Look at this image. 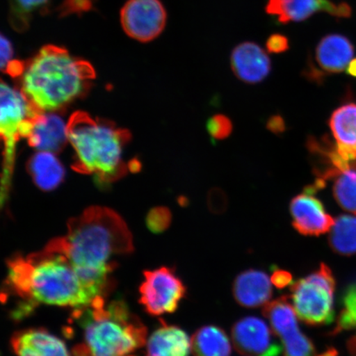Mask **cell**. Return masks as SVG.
I'll use <instances>...</instances> for the list:
<instances>
[{
  "instance_id": "1",
  "label": "cell",
  "mask_w": 356,
  "mask_h": 356,
  "mask_svg": "<svg viewBox=\"0 0 356 356\" xmlns=\"http://www.w3.org/2000/svg\"><path fill=\"white\" fill-rule=\"evenodd\" d=\"M65 253L84 282L102 293L113 266L111 258L133 250L122 218L108 208L92 207L68 222V233L50 243Z\"/></svg>"
},
{
  "instance_id": "2",
  "label": "cell",
  "mask_w": 356,
  "mask_h": 356,
  "mask_svg": "<svg viewBox=\"0 0 356 356\" xmlns=\"http://www.w3.org/2000/svg\"><path fill=\"white\" fill-rule=\"evenodd\" d=\"M8 280L21 297L40 304L84 309L102 293L83 282L65 253L49 243L43 251L8 262Z\"/></svg>"
},
{
  "instance_id": "3",
  "label": "cell",
  "mask_w": 356,
  "mask_h": 356,
  "mask_svg": "<svg viewBox=\"0 0 356 356\" xmlns=\"http://www.w3.org/2000/svg\"><path fill=\"white\" fill-rule=\"evenodd\" d=\"M95 70L90 63L76 59L60 47H44L26 62L20 90L40 113H55L86 92Z\"/></svg>"
},
{
  "instance_id": "4",
  "label": "cell",
  "mask_w": 356,
  "mask_h": 356,
  "mask_svg": "<svg viewBox=\"0 0 356 356\" xmlns=\"http://www.w3.org/2000/svg\"><path fill=\"white\" fill-rule=\"evenodd\" d=\"M68 137L74 150L75 171L95 175L104 182L114 181L126 175L123 154L131 140L127 131L106 120L76 111L68 121Z\"/></svg>"
},
{
  "instance_id": "5",
  "label": "cell",
  "mask_w": 356,
  "mask_h": 356,
  "mask_svg": "<svg viewBox=\"0 0 356 356\" xmlns=\"http://www.w3.org/2000/svg\"><path fill=\"white\" fill-rule=\"evenodd\" d=\"M79 310L86 333L84 344L74 349L75 355L126 356L145 343V327L131 318L123 302H115L106 309L101 298Z\"/></svg>"
},
{
  "instance_id": "6",
  "label": "cell",
  "mask_w": 356,
  "mask_h": 356,
  "mask_svg": "<svg viewBox=\"0 0 356 356\" xmlns=\"http://www.w3.org/2000/svg\"><path fill=\"white\" fill-rule=\"evenodd\" d=\"M1 117L0 133L3 142V166L2 178V197L10 186L13 163L15 159L17 142L21 138L28 139L34 119L40 113L31 104L20 89L12 88L2 81Z\"/></svg>"
},
{
  "instance_id": "7",
  "label": "cell",
  "mask_w": 356,
  "mask_h": 356,
  "mask_svg": "<svg viewBox=\"0 0 356 356\" xmlns=\"http://www.w3.org/2000/svg\"><path fill=\"white\" fill-rule=\"evenodd\" d=\"M335 291L332 271L322 264L314 273L292 284L291 299L298 317L309 326L332 323L335 318Z\"/></svg>"
},
{
  "instance_id": "8",
  "label": "cell",
  "mask_w": 356,
  "mask_h": 356,
  "mask_svg": "<svg viewBox=\"0 0 356 356\" xmlns=\"http://www.w3.org/2000/svg\"><path fill=\"white\" fill-rule=\"evenodd\" d=\"M186 287L175 271L167 267L145 273L140 286V302L154 316L171 314L186 295Z\"/></svg>"
},
{
  "instance_id": "9",
  "label": "cell",
  "mask_w": 356,
  "mask_h": 356,
  "mask_svg": "<svg viewBox=\"0 0 356 356\" xmlns=\"http://www.w3.org/2000/svg\"><path fill=\"white\" fill-rule=\"evenodd\" d=\"M166 22L167 13L160 0H128L121 11L124 33L140 42L157 38Z\"/></svg>"
},
{
  "instance_id": "10",
  "label": "cell",
  "mask_w": 356,
  "mask_h": 356,
  "mask_svg": "<svg viewBox=\"0 0 356 356\" xmlns=\"http://www.w3.org/2000/svg\"><path fill=\"white\" fill-rule=\"evenodd\" d=\"M354 54V44L346 35H325L316 47L314 61H309L307 65L305 76L318 83L325 75L341 73L353 60Z\"/></svg>"
},
{
  "instance_id": "11",
  "label": "cell",
  "mask_w": 356,
  "mask_h": 356,
  "mask_svg": "<svg viewBox=\"0 0 356 356\" xmlns=\"http://www.w3.org/2000/svg\"><path fill=\"white\" fill-rule=\"evenodd\" d=\"M318 189L314 184L305 186L289 204L293 228L305 236H320L332 228L333 218L325 210L321 200L315 197Z\"/></svg>"
},
{
  "instance_id": "12",
  "label": "cell",
  "mask_w": 356,
  "mask_h": 356,
  "mask_svg": "<svg viewBox=\"0 0 356 356\" xmlns=\"http://www.w3.org/2000/svg\"><path fill=\"white\" fill-rule=\"evenodd\" d=\"M275 335L264 320L257 317L239 319L232 328L234 347L245 356H279L282 346Z\"/></svg>"
},
{
  "instance_id": "13",
  "label": "cell",
  "mask_w": 356,
  "mask_h": 356,
  "mask_svg": "<svg viewBox=\"0 0 356 356\" xmlns=\"http://www.w3.org/2000/svg\"><path fill=\"white\" fill-rule=\"evenodd\" d=\"M267 13L277 17L280 24L308 19L314 13L323 12L337 19H349L353 8L346 2L334 3L331 0H269Z\"/></svg>"
},
{
  "instance_id": "14",
  "label": "cell",
  "mask_w": 356,
  "mask_h": 356,
  "mask_svg": "<svg viewBox=\"0 0 356 356\" xmlns=\"http://www.w3.org/2000/svg\"><path fill=\"white\" fill-rule=\"evenodd\" d=\"M230 62L235 76L248 84L264 81L271 71L269 56L254 42L239 44L234 49Z\"/></svg>"
},
{
  "instance_id": "15",
  "label": "cell",
  "mask_w": 356,
  "mask_h": 356,
  "mask_svg": "<svg viewBox=\"0 0 356 356\" xmlns=\"http://www.w3.org/2000/svg\"><path fill=\"white\" fill-rule=\"evenodd\" d=\"M28 141L38 151L59 153L69 143L68 122L53 113H39L34 119Z\"/></svg>"
},
{
  "instance_id": "16",
  "label": "cell",
  "mask_w": 356,
  "mask_h": 356,
  "mask_svg": "<svg viewBox=\"0 0 356 356\" xmlns=\"http://www.w3.org/2000/svg\"><path fill=\"white\" fill-rule=\"evenodd\" d=\"M273 283L264 271L250 269L243 271L234 280L233 295L245 308L266 305L273 296Z\"/></svg>"
},
{
  "instance_id": "17",
  "label": "cell",
  "mask_w": 356,
  "mask_h": 356,
  "mask_svg": "<svg viewBox=\"0 0 356 356\" xmlns=\"http://www.w3.org/2000/svg\"><path fill=\"white\" fill-rule=\"evenodd\" d=\"M329 127L334 139L335 148L346 163L356 159V104H347L333 111L329 119Z\"/></svg>"
},
{
  "instance_id": "18",
  "label": "cell",
  "mask_w": 356,
  "mask_h": 356,
  "mask_svg": "<svg viewBox=\"0 0 356 356\" xmlns=\"http://www.w3.org/2000/svg\"><path fill=\"white\" fill-rule=\"evenodd\" d=\"M12 346L17 356H70L64 341L42 329L16 333Z\"/></svg>"
},
{
  "instance_id": "19",
  "label": "cell",
  "mask_w": 356,
  "mask_h": 356,
  "mask_svg": "<svg viewBox=\"0 0 356 356\" xmlns=\"http://www.w3.org/2000/svg\"><path fill=\"white\" fill-rule=\"evenodd\" d=\"M191 340L182 329L163 325L147 341L146 356H189Z\"/></svg>"
},
{
  "instance_id": "20",
  "label": "cell",
  "mask_w": 356,
  "mask_h": 356,
  "mask_svg": "<svg viewBox=\"0 0 356 356\" xmlns=\"http://www.w3.org/2000/svg\"><path fill=\"white\" fill-rule=\"evenodd\" d=\"M34 184L44 191H51L64 180L65 171L56 154L38 151L28 163Z\"/></svg>"
},
{
  "instance_id": "21",
  "label": "cell",
  "mask_w": 356,
  "mask_h": 356,
  "mask_svg": "<svg viewBox=\"0 0 356 356\" xmlns=\"http://www.w3.org/2000/svg\"><path fill=\"white\" fill-rule=\"evenodd\" d=\"M191 350L195 356H230L232 347L222 328L207 325L195 332L191 338Z\"/></svg>"
},
{
  "instance_id": "22",
  "label": "cell",
  "mask_w": 356,
  "mask_h": 356,
  "mask_svg": "<svg viewBox=\"0 0 356 356\" xmlns=\"http://www.w3.org/2000/svg\"><path fill=\"white\" fill-rule=\"evenodd\" d=\"M264 315L280 339L300 329L296 312L286 296L267 302Z\"/></svg>"
},
{
  "instance_id": "23",
  "label": "cell",
  "mask_w": 356,
  "mask_h": 356,
  "mask_svg": "<svg viewBox=\"0 0 356 356\" xmlns=\"http://www.w3.org/2000/svg\"><path fill=\"white\" fill-rule=\"evenodd\" d=\"M329 245L338 255L356 254V217L341 215L337 218L329 234Z\"/></svg>"
},
{
  "instance_id": "24",
  "label": "cell",
  "mask_w": 356,
  "mask_h": 356,
  "mask_svg": "<svg viewBox=\"0 0 356 356\" xmlns=\"http://www.w3.org/2000/svg\"><path fill=\"white\" fill-rule=\"evenodd\" d=\"M334 198L344 211L356 216V159L333 177Z\"/></svg>"
},
{
  "instance_id": "25",
  "label": "cell",
  "mask_w": 356,
  "mask_h": 356,
  "mask_svg": "<svg viewBox=\"0 0 356 356\" xmlns=\"http://www.w3.org/2000/svg\"><path fill=\"white\" fill-rule=\"evenodd\" d=\"M341 304L342 309L338 315L336 327L330 334L331 336L356 328V283L350 284L345 289Z\"/></svg>"
},
{
  "instance_id": "26",
  "label": "cell",
  "mask_w": 356,
  "mask_h": 356,
  "mask_svg": "<svg viewBox=\"0 0 356 356\" xmlns=\"http://www.w3.org/2000/svg\"><path fill=\"white\" fill-rule=\"evenodd\" d=\"M10 19L13 28L25 31L29 26L31 15L47 6L49 0H10Z\"/></svg>"
},
{
  "instance_id": "27",
  "label": "cell",
  "mask_w": 356,
  "mask_h": 356,
  "mask_svg": "<svg viewBox=\"0 0 356 356\" xmlns=\"http://www.w3.org/2000/svg\"><path fill=\"white\" fill-rule=\"evenodd\" d=\"M284 356H316L313 341L300 329L282 338Z\"/></svg>"
},
{
  "instance_id": "28",
  "label": "cell",
  "mask_w": 356,
  "mask_h": 356,
  "mask_svg": "<svg viewBox=\"0 0 356 356\" xmlns=\"http://www.w3.org/2000/svg\"><path fill=\"white\" fill-rule=\"evenodd\" d=\"M233 127L230 118L222 114L213 115L207 123V131L213 141L229 138L233 132Z\"/></svg>"
},
{
  "instance_id": "29",
  "label": "cell",
  "mask_w": 356,
  "mask_h": 356,
  "mask_svg": "<svg viewBox=\"0 0 356 356\" xmlns=\"http://www.w3.org/2000/svg\"><path fill=\"white\" fill-rule=\"evenodd\" d=\"M96 0H64L58 8L61 17L72 15H83L92 11Z\"/></svg>"
},
{
  "instance_id": "30",
  "label": "cell",
  "mask_w": 356,
  "mask_h": 356,
  "mask_svg": "<svg viewBox=\"0 0 356 356\" xmlns=\"http://www.w3.org/2000/svg\"><path fill=\"white\" fill-rule=\"evenodd\" d=\"M228 206L227 197L224 191L220 189H213L208 195V207L213 213H220L226 210Z\"/></svg>"
},
{
  "instance_id": "31",
  "label": "cell",
  "mask_w": 356,
  "mask_h": 356,
  "mask_svg": "<svg viewBox=\"0 0 356 356\" xmlns=\"http://www.w3.org/2000/svg\"><path fill=\"white\" fill-rule=\"evenodd\" d=\"M289 48V40L286 35L275 33L271 35L268 40H267L266 49L269 53L280 54V53H284L288 51Z\"/></svg>"
},
{
  "instance_id": "32",
  "label": "cell",
  "mask_w": 356,
  "mask_h": 356,
  "mask_svg": "<svg viewBox=\"0 0 356 356\" xmlns=\"http://www.w3.org/2000/svg\"><path fill=\"white\" fill-rule=\"evenodd\" d=\"M271 283L280 289L286 288L292 283V275L287 270L275 268L270 277Z\"/></svg>"
},
{
  "instance_id": "33",
  "label": "cell",
  "mask_w": 356,
  "mask_h": 356,
  "mask_svg": "<svg viewBox=\"0 0 356 356\" xmlns=\"http://www.w3.org/2000/svg\"><path fill=\"white\" fill-rule=\"evenodd\" d=\"M1 54H0V62H1L2 70L6 68L7 65L13 60V44L8 38L4 37L3 34H1Z\"/></svg>"
},
{
  "instance_id": "34",
  "label": "cell",
  "mask_w": 356,
  "mask_h": 356,
  "mask_svg": "<svg viewBox=\"0 0 356 356\" xmlns=\"http://www.w3.org/2000/svg\"><path fill=\"white\" fill-rule=\"evenodd\" d=\"M266 128L270 132L275 134V135H280V134L286 131V126L282 117H280L279 115H275L267 122Z\"/></svg>"
},
{
  "instance_id": "35",
  "label": "cell",
  "mask_w": 356,
  "mask_h": 356,
  "mask_svg": "<svg viewBox=\"0 0 356 356\" xmlns=\"http://www.w3.org/2000/svg\"><path fill=\"white\" fill-rule=\"evenodd\" d=\"M347 349L351 355L356 356V335L350 338L347 342Z\"/></svg>"
},
{
  "instance_id": "36",
  "label": "cell",
  "mask_w": 356,
  "mask_h": 356,
  "mask_svg": "<svg viewBox=\"0 0 356 356\" xmlns=\"http://www.w3.org/2000/svg\"><path fill=\"white\" fill-rule=\"evenodd\" d=\"M347 73L351 75V76L356 77V59H354L350 62L348 66L346 68Z\"/></svg>"
},
{
  "instance_id": "37",
  "label": "cell",
  "mask_w": 356,
  "mask_h": 356,
  "mask_svg": "<svg viewBox=\"0 0 356 356\" xmlns=\"http://www.w3.org/2000/svg\"><path fill=\"white\" fill-rule=\"evenodd\" d=\"M318 356H339V354H338V351L335 348L330 347V348L325 350L323 353Z\"/></svg>"
}]
</instances>
